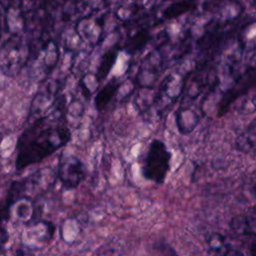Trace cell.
Masks as SVG:
<instances>
[{
	"label": "cell",
	"instance_id": "6da1fadb",
	"mask_svg": "<svg viewBox=\"0 0 256 256\" xmlns=\"http://www.w3.org/2000/svg\"><path fill=\"white\" fill-rule=\"evenodd\" d=\"M70 140L69 130L65 127L42 128L38 124L26 130L17 143L16 168L24 169L29 165L39 163Z\"/></svg>",
	"mask_w": 256,
	"mask_h": 256
},
{
	"label": "cell",
	"instance_id": "7a4b0ae2",
	"mask_svg": "<svg viewBox=\"0 0 256 256\" xmlns=\"http://www.w3.org/2000/svg\"><path fill=\"white\" fill-rule=\"evenodd\" d=\"M171 157V152L166 145L161 140L154 139L143 160L142 176L156 184H163L170 170Z\"/></svg>",
	"mask_w": 256,
	"mask_h": 256
},
{
	"label": "cell",
	"instance_id": "3957f363",
	"mask_svg": "<svg viewBox=\"0 0 256 256\" xmlns=\"http://www.w3.org/2000/svg\"><path fill=\"white\" fill-rule=\"evenodd\" d=\"M86 175L82 161L74 155H61L57 176L66 190L76 189L84 180Z\"/></svg>",
	"mask_w": 256,
	"mask_h": 256
},
{
	"label": "cell",
	"instance_id": "277c9868",
	"mask_svg": "<svg viewBox=\"0 0 256 256\" xmlns=\"http://www.w3.org/2000/svg\"><path fill=\"white\" fill-rule=\"evenodd\" d=\"M21 44L17 40H10L5 44L2 49L0 57V67L1 70L6 75H12L18 69V66L14 59L20 63L21 61ZM21 64V63H20Z\"/></svg>",
	"mask_w": 256,
	"mask_h": 256
},
{
	"label": "cell",
	"instance_id": "5b68a950",
	"mask_svg": "<svg viewBox=\"0 0 256 256\" xmlns=\"http://www.w3.org/2000/svg\"><path fill=\"white\" fill-rule=\"evenodd\" d=\"M230 230L238 235L245 237H255V211L252 214H241L231 218L229 223Z\"/></svg>",
	"mask_w": 256,
	"mask_h": 256
},
{
	"label": "cell",
	"instance_id": "8992f818",
	"mask_svg": "<svg viewBox=\"0 0 256 256\" xmlns=\"http://www.w3.org/2000/svg\"><path fill=\"white\" fill-rule=\"evenodd\" d=\"M236 147L238 150L245 153H249L254 150L255 147V124L252 121L251 125L242 133L236 141Z\"/></svg>",
	"mask_w": 256,
	"mask_h": 256
},
{
	"label": "cell",
	"instance_id": "52a82bcc",
	"mask_svg": "<svg viewBox=\"0 0 256 256\" xmlns=\"http://www.w3.org/2000/svg\"><path fill=\"white\" fill-rule=\"evenodd\" d=\"M118 87H119V83L116 82L115 80H112L100 90L95 100V104L98 110H101L103 107H105L109 103L110 99L113 97Z\"/></svg>",
	"mask_w": 256,
	"mask_h": 256
},
{
	"label": "cell",
	"instance_id": "ba28073f",
	"mask_svg": "<svg viewBox=\"0 0 256 256\" xmlns=\"http://www.w3.org/2000/svg\"><path fill=\"white\" fill-rule=\"evenodd\" d=\"M104 58H105V60L102 61V63L99 66L98 72H97V77H98L99 81L104 79L106 77V75L109 73V71L111 69V66L115 62L116 53L114 51H109L108 53L105 54Z\"/></svg>",
	"mask_w": 256,
	"mask_h": 256
},
{
	"label": "cell",
	"instance_id": "9c48e42d",
	"mask_svg": "<svg viewBox=\"0 0 256 256\" xmlns=\"http://www.w3.org/2000/svg\"><path fill=\"white\" fill-rule=\"evenodd\" d=\"M8 239V234L6 230L0 226V248L7 242Z\"/></svg>",
	"mask_w": 256,
	"mask_h": 256
},
{
	"label": "cell",
	"instance_id": "30bf717a",
	"mask_svg": "<svg viewBox=\"0 0 256 256\" xmlns=\"http://www.w3.org/2000/svg\"><path fill=\"white\" fill-rule=\"evenodd\" d=\"M169 256H179L175 251H173V250H171V253H170V255Z\"/></svg>",
	"mask_w": 256,
	"mask_h": 256
},
{
	"label": "cell",
	"instance_id": "8fae6325",
	"mask_svg": "<svg viewBox=\"0 0 256 256\" xmlns=\"http://www.w3.org/2000/svg\"><path fill=\"white\" fill-rule=\"evenodd\" d=\"M0 256H8V255H4V254H0Z\"/></svg>",
	"mask_w": 256,
	"mask_h": 256
}]
</instances>
